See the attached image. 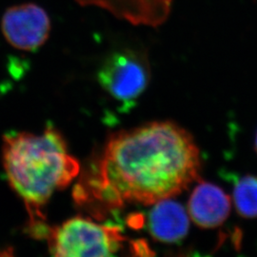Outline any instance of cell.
I'll use <instances>...</instances> for the list:
<instances>
[{"instance_id": "10", "label": "cell", "mask_w": 257, "mask_h": 257, "mask_svg": "<svg viewBox=\"0 0 257 257\" xmlns=\"http://www.w3.org/2000/svg\"><path fill=\"white\" fill-rule=\"evenodd\" d=\"M255 151H256V153H257V134H256V137H255Z\"/></svg>"}, {"instance_id": "6", "label": "cell", "mask_w": 257, "mask_h": 257, "mask_svg": "<svg viewBox=\"0 0 257 257\" xmlns=\"http://www.w3.org/2000/svg\"><path fill=\"white\" fill-rule=\"evenodd\" d=\"M230 212V199L218 186L200 182L188 203L191 219L200 228L214 229L221 226Z\"/></svg>"}, {"instance_id": "1", "label": "cell", "mask_w": 257, "mask_h": 257, "mask_svg": "<svg viewBox=\"0 0 257 257\" xmlns=\"http://www.w3.org/2000/svg\"><path fill=\"white\" fill-rule=\"evenodd\" d=\"M193 137L173 122H151L113 134L74 189V200L92 211L126 204L152 205L182 193L200 178Z\"/></svg>"}, {"instance_id": "8", "label": "cell", "mask_w": 257, "mask_h": 257, "mask_svg": "<svg viewBox=\"0 0 257 257\" xmlns=\"http://www.w3.org/2000/svg\"><path fill=\"white\" fill-rule=\"evenodd\" d=\"M190 226L188 212L180 203L167 198L156 203L149 217V229L154 238L175 243L187 235Z\"/></svg>"}, {"instance_id": "4", "label": "cell", "mask_w": 257, "mask_h": 257, "mask_svg": "<svg viewBox=\"0 0 257 257\" xmlns=\"http://www.w3.org/2000/svg\"><path fill=\"white\" fill-rule=\"evenodd\" d=\"M150 74V65L143 52L123 49L105 60L98 72V81L114 99L128 102L145 91Z\"/></svg>"}, {"instance_id": "7", "label": "cell", "mask_w": 257, "mask_h": 257, "mask_svg": "<svg viewBox=\"0 0 257 257\" xmlns=\"http://www.w3.org/2000/svg\"><path fill=\"white\" fill-rule=\"evenodd\" d=\"M82 6H96L109 11L135 25L156 27L165 21L173 0H76Z\"/></svg>"}, {"instance_id": "5", "label": "cell", "mask_w": 257, "mask_h": 257, "mask_svg": "<svg viewBox=\"0 0 257 257\" xmlns=\"http://www.w3.org/2000/svg\"><path fill=\"white\" fill-rule=\"evenodd\" d=\"M1 31L14 48L34 51L46 42L51 32V19L40 6L24 3L5 11L1 19Z\"/></svg>"}, {"instance_id": "9", "label": "cell", "mask_w": 257, "mask_h": 257, "mask_svg": "<svg viewBox=\"0 0 257 257\" xmlns=\"http://www.w3.org/2000/svg\"><path fill=\"white\" fill-rule=\"evenodd\" d=\"M235 210L244 218H257V176L244 175L233 188Z\"/></svg>"}, {"instance_id": "2", "label": "cell", "mask_w": 257, "mask_h": 257, "mask_svg": "<svg viewBox=\"0 0 257 257\" xmlns=\"http://www.w3.org/2000/svg\"><path fill=\"white\" fill-rule=\"evenodd\" d=\"M2 161L10 185L25 203L29 231L46 238L49 230L42 211L51 196L64 189L80 172L76 158L55 128L43 133H12L3 139Z\"/></svg>"}, {"instance_id": "3", "label": "cell", "mask_w": 257, "mask_h": 257, "mask_svg": "<svg viewBox=\"0 0 257 257\" xmlns=\"http://www.w3.org/2000/svg\"><path fill=\"white\" fill-rule=\"evenodd\" d=\"M46 239L55 256H111L125 237L118 226L99 224L75 216L55 228H49Z\"/></svg>"}]
</instances>
